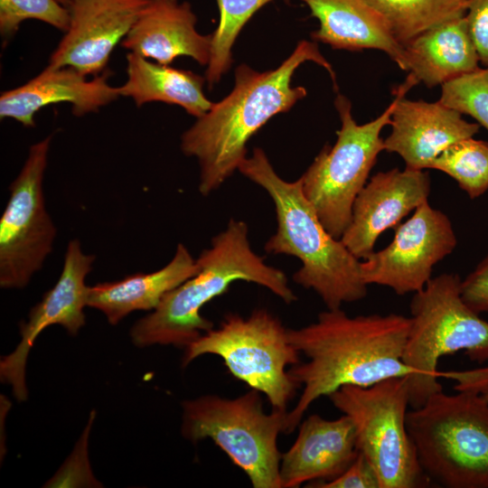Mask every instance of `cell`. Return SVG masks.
I'll list each match as a JSON object with an SVG mask.
<instances>
[{"label":"cell","mask_w":488,"mask_h":488,"mask_svg":"<svg viewBox=\"0 0 488 488\" xmlns=\"http://www.w3.org/2000/svg\"><path fill=\"white\" fill-rule=\"evenodd\" d=\"M149 0H73L70 24L49 67H71L85 76L103 72Z\"/></svg>","instance_id":"14"},{"label":"cell","mask_w":488,"mask_h":488,"mask_svg":"<svg viewBox=\"0 0 488 488\" xmlns=\"http://www.w3.org/2000/svg\"><path fill=\"white\" fill-rule=\"evenodd\" d=\"M358 453L355 427L347 415L335 419L310 415L298 425L294 444L281 455V488L333 480L347 469Z\"/></svg>","instance_id":"17"},{"label":"cell","mask_w":488,"mask_h":488,"mask_svg":"<svg viewBox=\"0 0 488 488\" xmlns=\"http://www.w3.org/2000/svg\"><path fill=\"white\" fill-rule=\"evenodd\" d=\"M126 82L118 88L120 96L130 98L137 107L153 101L182 107L196 118L211 108L203 92L205 77L179 70L130 52L127 55Z\"/></svg>","instance_id":"23"},{"label":"cell","mask_w":488,"mask_h":488,"mask_svg":"<svg viewBox=\"0 0 488 488\" xmlns=\"http://www.w3.org/2000/svg\"><path fill=\"white\" fill-rule=\"evenodd\" d=\"M238 171L273 201L277 226L264 249L300 260L301 267L293 275L295 283L314 290L327 309H338L366 296L368 285L361 277V260L324 227L303 192L301 177L285 181L259 147L240 163Z\"/></svg>","instance_id":"4"},{"label":"cell","mask_w":488,"mask_h":488,"mask_svg":"<svg viewBox=\"0 0 488 488\" xmlns=\"http://www.w3.org/2000/svg\"><path fill=\"white\" fill-rule=\"evenodd\" d=\"M317 488H380V479L372 465L359 452L357 456L336 478L310 485Z\"/></svg>","instance_id":"29"},{"label":"cell","mask_w":488,"mask_h":488,"mask_svg":"<svg viewBox=\"0 0 488 488\" xmlns=\"http://www.w3.org/2000/svg\"><path fill=\"white\" fill-rule=\"evenodd\" d=\"M409 327L410 318L401 314L350 316L338 308L321 312L308 325L287 329L290 343L307 361L288 370L303 390L287 412L284 434L298 427L314 401L344 385L369 387L412 375L402 360Z\"/></svg>","instance_id":"1"},{"label":"cell","mask_w":488,"mask_h":488,"mask_svg":"<svg viewBox=\"0 0 488 488\" xmlns=\"http://www.w3.org/2000/svg\"><path fill=\"white\" fill-rule=\"evenodd\" d=\"M456 390L471 389L477 390L488 401V368H482L470 380L459 382L455 386Z\"/></svg>","instance_id":"32"},{"label":"cell","mask_w":488,"mask_h":488,"mask_svg":"<svg viewBox=\"0 0 488 488\" xmlns=\"http://www.w3.org/2000/svg\"><path fill=\"white\" fill-rule=\"evenodd\" d=\"M324 68L336 86L331 63L315 42L300 41L278 67L263 72L245 63L235 70L230 93L188 128L181 137V149L195 157L200 167L198 189L207 196L219 189L247 157V143L272 117L287 112L306 96L302 86L293 87L292 77L304 62Z\"/></svg>","instance_id":"2"},{"label":"cell","mask_w":488,"mask_h":488,"mask_svg":"<svg viewBox=\"0 0 488 488\" xmlns=\"http://www.w3.org/2000/svg\"><path fill=\"white\" fill-rule=\"evenodd\" d=\"M465 19L480 63L488 66V0H467Z\"/></svg>","instance_id":"30"},{"label":"cell","mask_w":488,"mask_h":488,"mask_svg":"<svg viewBox=\"0 0 488 488\" xmlns=\"http://www.w3.org/2000/svg\"><path fill=\"white\" fill-rule=\"evenodd\" d=\"M430 169L441 171L452 177L471 199L488 190V143L468 137L443 151Z\"/></svg>","instance_id":"26"},{"label":"cell","mask_w":488,"mask_h":488,"mask_svg":"<svg viewBox=\"0 0 488 488\" xmlns=\"http://www.w3.org/2000/svg\"><path fill=\"white\" fill-rule=\"evenodd\" d=\"M196 22L188 2L149 0L121 46L164 65L180 56L208 65L212 34L198 33Z\"/></svg>","instance_id":"19"},{"label":"cell","mask_w":488,"mask_h":488,"mask_svg":"<svg viewBox=\"0 0 488 488\" xmlns=\"http://www.w3.org/2000/svg\"><path fill=\"white\" fill-rule=\"evenodd\" d=\"M109 71L87 80V76L71 67L47 66L39 75L0 96V117L13 118L23 127L35 126V114L46 106L66 102L72 113L80 117L98 112L117 99L118 88L108 84Z\"/></svg>","instance_id":"18"},{"label":"cell","mask_w":488,"mask_h":488,"mask_svg":"<svg viewBox=\"0 0 488 488\" xmlns=\"http://www.w3.org/2000/svg\"><path fill=\"white\" fill-rule=\"evenodd\" d=\"M417 84L409 73L394 91L395 98L387 108L362 125L353 118L350 100L341 94L336 97L334 106L341 120L336 142L333 146L325 145L301 176L305 196L333 237L341 239L348 228L354 201L384 150L380 133L390 125L399 99Z\"/></svg>","instance_id":"7"},{"label":"cell","mask_w":488,"mask_h":488,"mask_svg":"<svg viewBox=\"0 0 488 488\" xmlns=\"http://www.w3.org/2000/svg\"><path fill=\"white\" fill-rule=\"evenodd\" d=\"M58 3H60L61 5L65 7H69V5L72 3L73 0H56Z\"/></svg>","instance_id":"33"},{"label":"cell","mask_w":488,"mask_h":488,"mask_svg":"<svg viewBox=\"0 0 488 488\" xmlns=\"http://www.w3.org/2000/svg\"><path fill=\"white\" fill-rule=\"evenodd\" d=\"M438 101L470 116L488 131V66L443 84Z\"/></svg>","instance_id":"27"},{"label":"cell","mask_w":488,"mask_h":488,"mask_svg":"<svg viewBox=\"0 0 488 488\" xmlns=\"http://www.w3.org/2000/svg\"><path fill=\"white\" fill-rule=\"evenodd\" d=\"M429 192L430 178L425 170L406 167L377 173L357 195L341 240L357 258H368L380 235L427 202Z\"/></svg>","instance_id":"15"},{"label":"cell","mask_w":488,"mask_h":488,"mask_svg":"<svg viewBox=\"0 0 488 488\" xmlns=\"http://www.w3.org/2000/svg\"><path fill=\"white\" fill-rule=\"evenodd\" d=\"M433 394L407 413L420 466L447 488H488V401L475 389Z\"/></svg>","instance_id":"6"},{"label":"cell","mask_w":488,"mask_h":488,"mask_svg":"<svg viewBox=\"0 0 488 488\" xmlns=\"http://www.w3.org/2000/svg\"><path fill=\"white\" fill-rule=\"evenodd\" d=\"M262 393L250 389L233 399L204 395L184 400L182 435L211 439L248 476L254 488H281L277 438L288 411L263 409Z\"/></svg>","instance_id":"8"},{"label":"cell","mask_w":488,"mask_h":488,"mask_svg":"<svg viewBox=\"0 0 488 488\" xmlns=\"http://www.w3.org/2000/svg\"><path fill=\"white\" fill-rule=\"evenodd\" d=\"M95 256L82 251L79 239L67 246L62 270L56 284L30 311L28 320L20 324L21 342L13 352L0 361L2 382L12 387L17 400L27 399L25 380L27 357L37 336L47 327L59 324L75 335L85 324L84 307L88 306L89 288L85 280L92 270Z\"/></svg>","instance_id":"13"},{"label":"cell","mask_w":488,"mask_h":488,"mask_svg":"<svg viewBox=\"0 0 488 488\" xmlns=\"http://www.w3.org/2000/svg\"><path fill=\"white\" fill-rule=\"evenodd\" d=\"M205 354L221 358L231 375L266 396L272 409L287 411L300 387L287 370L300 362V353L287 328L267 309H256L247 317L226 315L219 327L184 348L183 367Z\"/></svg>","instance_id":"9"},{"label":"cell","mask_w":488,"mask_h":488,"mask_svg":"<svg viewBox=\"0 0 488 488\" xmlns=\"http://www.w3.org/2000/svg\"><path fill=\"white\" fill-rule=\"evenodd\" d=\"M328 398L352 419L358 450L377 472L380 488H416L429 483L407 427V376L369 387L344 385Z\"/></svg>","instance_id":"10"},{"label":"cell","mask_w":488,"mask_h":488,"mask_svg":"<svg viewBox=\"0 0 488 488\" xmlns=\"http://www.w3.org/2000/svg\"><path fill=\"white\" fill-rule=\"evenodd\" d=\"M465 16L445 22L403 45L401 70L427 88L443 85L480 68Z\"/></svg>","instance_id":"21"},{"label":"cell","mask_w":488,"mask_h":488,"mask_svg":"<svg viewBox=\"0 0 488 488\" xmlns=\"http://www.w3.org/2000/svg\"><path fill=\"white\" fill-rule=\"evenodd\" d=\"M200 266L182 243L169 263L151 273H136L123 279L99 283L89 288L88 306L99 310L116 325L138 310H154L163 297L193 277Z\"/></svg>","instance_id":"20"},{"label":"cell","mask_w":488,"mask_h":488,"mask_svg":"<svg viewBox=\"0 0 488 488\" xmlns=\"http://www.w3.org/2000/svg\"><path fill=\"white\" fill-rule=\"evenodd\" d=\"M272 0H217L220 19L211 33V59L205 71L210 89L216 85L232 64V47L242 28L262 6Z\"/></svg>","instance_id":"25"},{"label":"cell","mask_w":488,"mask_h":488,"mask_svg":"<svg viewBox=\"0 0 488 488\" xmlns=\"http://www.w3.org/2000/svg\"><path fill=\"white\" fill-rule=\"evenodd\" d=\"M34 19L65 33L70 24L69 9L56 0H0V33L14 35L22 22Z\"/></svg>","instance_id":"28"},{"label":"cell","mask_w":488,"mask_h":488,"mask_svg":"<svg viewBox=\"0 0 488 488\" xmlns=\"http://www.w3.org/2000/svg\"><path fill=\"white\" fill-rule=\"evenodd\" d=\"M196 260L199 271L167 293L153 312L132 326L130 336L135 345L184 349L213 328V324L202 315V308L226 293L236 281L266 287L286 304L297 299L286 274L267 264L252 249L249 228L243 221L230 219Z\"/></svg>","instance_id":"3"},{"label":"cell","mask_w":488,"mask_h":488,"mask_svg":"<svg viewBox=\"0 0 488 488\" xmlns=\"http://www.w3.org/2000/svg\"><path fill=\"white\" fill-rule=\"evenodd\" d=\"M461 297L474 312H488V255L461 280Z\"/></svg>","instance_id":"31"},{"label":"cell","mask_w":488,"mask_h":488,"mask_svg":"<svg viewBox=\"0 0 488 488\" xmlns=\"http://www.w3.org/2000/svg\"><path fill=\"white\" fill-rule=\"evenodd\" d=\"M392 241L361 261L366 285L376 284L403 296L421 290L434 266L457 244L451 221L441 211L423 202L412 216L394 228Z\"/></svg>","instance_id":"12"},{"label":"cell","mask_w":488,"mask_h":488,"mask_svg":"<svg viewBox=\"0 0 488 488\" xmlns=\"http://www.w3.org/2000/svg\"><path fill=\"white\" fill-rule=\"evenodd\" d=\"M52 136L33 144L0 220V286L25 287L52 250L57 229L45 208L43 176Z\"/></svg>","instance_id":"11"},{"label":"cell","mask_w":488,"mask_h":488,"mask_svg":"<svg viewBox=\"0 0 488 488\" xmlns=\"http://www.w3.org/2000/svg\"><path fill=\"white\" fill-rule=\"evenodd\" d=\"M402 46L422 33L465 15L467 0H364Z\"/></svg>","instance_id":"24"},{"label":"cell","mask_w":488,"mask_h":488,"mask_svg":"<svg viewBox=\"0 0 488 488\" xmlns=\"http://www.w3.org/2000/svg\"><path fill=\"white\" fill-rule=\"evenodd\" d=\"M319 22L312 33L315 42L334 49H374L402 66L403 46L389 33L383 19L364 0H301Z\"/></svg>","instance_id":"22"},{"label":"cell","mask_w":488,"mask_h":488,"mask_svg":"<svg viewBox=\"0 0 488 488\" xmlns=\"http://www.w3.org/2000/svg\"><path fill=\"white\" fill-rule=\"evenodd\" d=\"M462 116L438 100H410L403 96L392 112L384 150L398 154L406 167L430 169L448 146L478 133L480 126Z\"/></svg>","instance_id":"16"},{"label":"cell","mask_w":488,"mask_h":488,"mask_svg":"<svg viewBox=\"0 0 488 488\" xmlns=\"http://www.w3.org/2000/svg\"><path fill=\"white\" fill-rule=\"evenodd\" d=\"M461 279L455 273L431 277L414 293L410 302V327L403 362L412 371L407 376L409 406L418 408L443 390L437 379L441 357L465 351L471 361H488V322L462 299Z\"/></svg>","instance_id":"5"}]
</instances>
